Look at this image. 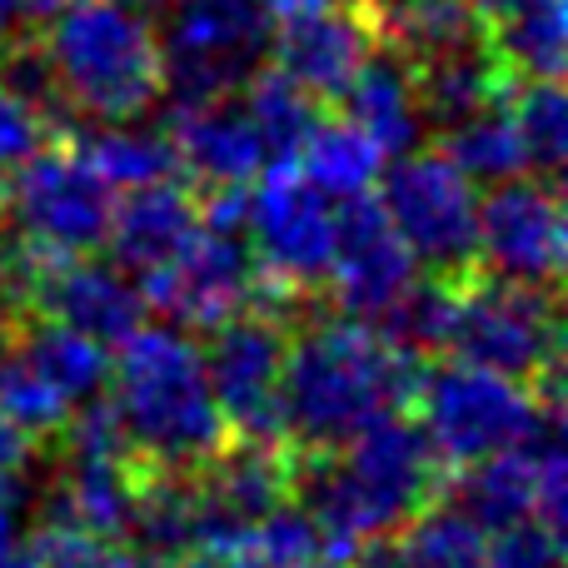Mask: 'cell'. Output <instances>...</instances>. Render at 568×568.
<instances>
[{
	"instance_id": "cell-12",
	"label": "cell",
	"mask_w": 568,
	"mask_h": 568,
	"mask_svg": "<svg viewBox=\"0 0 568 568\" xmlns=\"http://www.w3.org/2000/svg\"><path fill=\"white\" fill-rule=\"evenodd\" d=\"M564 200L559 180L549 175H509L494 180V190L479 200V250L474 265L489 275L534 284V290H559L564 275Z\"/></svg>"
},
{
	"instance_id": "cell-13",
	"label": "cell",
	"mask_w": 568,
	"mask_h": 568,
	"mask_svg": "<svg viewBox=\"0 0 568 568\" xmlns=\"http://www.w3.org/2000/svg\"><path fill=\"white\" fill-rule=\"evenodd\" d=\"M255 290H260V265L250 255L245 230L205 225V220L180 245L175 260H165L155 275L140 280L145 304H155L160 314H170L180 324H195V329H210V324L250 310Z\"/></svg>"
},
{
	"instance_id": "cell-20",
	"label": "cell",
	"mask_w": 568,
	"mask_h": 568,
	"mask_svg": "<svg viewBox=\"0 0 568 568\" xmlns=\"http://www.w3.org/2000/svg\"><path fill=\"white\" fill-rule=\"evenodd\" d=\"M374 30V45L399 60H429L444 50H464L489 40V26L474 0H359Z\"/></svg>"
},
{
	"instance_id": "cell-38",
	"label": "cell",
	"mask_w": 568,
	"mask_h": 568,
	"mask_svg": "<svg viewBox=\"0 0 568 568\" xmlns=\"http://www.w3.org/2000/svg\"><path fill=\"white\" fill-rule=\"evenodd\" d=\"M115 6H130V10H140V16H150V10H165L170 0H115Z\"/></svg>"
},
{
	"instance_id": "cell-7",
	"label": "cell",
	"mask_w": 568,
	"mask_h": 568,
	"mask_svg": "<svg viewBox=\"0 0 568 568\" xmlns=\"http://www.w3.org/2000/svg\"><path fill=\"white\" fill-rule=\"evenodd\" d=\"M414 399H419L424 414V434L434 439L439 459L454 464V469L504 449H519L549 419H559V404H549L534 384L464 359L444 364V369H424Z\"/></svg>"
},
{
	"instance_id": "cell-10",
	"label": "cell",
	"mask_w": 568,
	"mask_h": 568,
	"mask_svg": "<svg viewBox=\"0 0 568 568\" xmlns=\"http://www.w3.org/2000/svg\"><path fill=\"white\" fill-rule=\"evenodd\" d=\"M379 205L429 275H464L479 250V190L444 150H409L379 175Z\"/></svg>"
},
{
	"instance_id": "cell-5",
	"label": "cell",
	"mask_w": 568,
	"mask_h": 568,
	"mask_svg": "<svg viewBox=\"0 0 568 568\" xmlns=\"http://www.w3.org/2000/svg\"><path fill=\"white\" fill-rule=\"evenodd\" d=\"M444 349L464 364H484V369L534 384L549 404H559V290H534V284L489 275V270H464L449 280Z\"/></svg>"
},
{
	"instance_id": "cell-22",
	"label": "cell",
	"mask_w": 568,
	"mask_h": 568,
	"mask_svg": "<svg viewBox=\"0 0 568 568\" xmlns=\"http://www.w3.org/2000/svg\"><path fill=\"white\" fill-rule=\"evenodd\" d=\"M294 165H300L304 175L334 200V205H344V200L374 195V185H379L389 155H384V150L374 145L349 115H339V120L320 115V125L310 130V140H304V150H300Z\"/></svg>"
},
{
	"instance_id": "cell-23",
	"label": "cell",
	"mask_w": 568,
	"mask_h": 568,
	"mask_svg": "<svg viewBox=\"0 0 568 568\" xmlns=\"http://www.w3.org/2000/svg\"><path fill=\"white\" fill-rule=\"evenodd\" d=\"M16 344L70 404L90 399V394H105L110 349L95 344L90 334L55 324V320H40V314H16Z\"/></svg>"
},
{
	"instance_id": "cell-1",
	"label": "cell",
	"mask_w": 568,
	"mask_h": 568,
	"mask_svg": "<svg viewBox=\"0 0 568 568\" xmlns=\"http://www.w3.org/2000/svg\"><path fill=\"white\" fill-rule=\"evenodd\" d=\"M424 379V354L394 344L354 314H310L290 329L280 374L284 439L300 454L344 449L354 434L409 409Z\"/></svg>"
},
{
	"instance_id": "cell-14",
	"label": "cell",
	"mask_w": 568,
	"mask_h": 568,
	"mask_svg": "<svg viewBox=\"0 0 568 568\" xmlns=\"http://www.w3.org/2000/svg\"><path fill=\"white\" fill-rule=\"evenodd\" d=\"M564 439H559V419H549L534 439H524L519 449L489 454L479 464H464V479L454 484L449 499L479 524L484 534L509 529L524 519H544L554 529H564Z\"/></svg>"
},
{
	"instance_id": "cell-37",
	"label": "cell",
	"mask_w": 568,
	"mask_h": 568,
	"mask_svg": "<svg viewBox=\"0 0 568 568\" xmlns=\"http://www.w3.org/2000/svg\"><path fill=\"white\" fill-rule=\"evenodd\" d=\"M519 6H529V0H474V10L484 16V26L499 20V16H509V10H519Z\"/></svg>"
},
{
	"instance_id": "cell-2",
	"label": "cell",
	"mask_w": 568,
	"mask_h": 568,
	"mask_svg": "<svg viewBox=\"0 0 568 568\" xmlns=\"http://www.w3.org/2000/svg\"><path fill=\"white\" fill-rule=\"evenodd\" d=\"M449 464L419 419L389 414L354 434L344 449H320L294 459V499L320 524L324 549L359 554L364 544L389 539L394 529L444 499Z\"/></svg>"
},
{
	"instance_id": "cell-17",
	"label": "cell",
	"mask_w": 568,
	"mask_h": 568,
	"mask_svg": "<svg viewBox=\"0 0 568 568\" xmlns=\"http://www.w3.org/2000/svg\"><path fill=\"white\" fill-rule=\"evenodd\" d=\"M170 145H175L180 175H190L205 190L250 185L270 165L265 140H260L250 110L235 95L200 100V105H170Z\"/></svg>"
},
{
	"instance_id": "cell-24",
	"label": "cell",
	"mask_w": 568,
	"mask_h": 568,
	"mask_svg": "<svg viewBox=\"0 0 568 568\" xmlns=\"http://www.w3.org/2000/svg\"><path fill=\"white\" fill-rule=\"evenodd\" d=\"M568 10L564 0H529L509 16L489 20V50L509 80H559L568 60Z\"/></svg>"
},
{
	"instance_id": "cell-16",
	"label": "cell",
	"mask_w": 568,
	"mask_h": 568,
	"mask_svg": "<svg viewBox=\"0 0 568 568\" xmlns=\"http://www.w3.org/2000/svg\"><path fill=\"white\" fill-rule=\"evenodd\" d=\"M374 50V30L364 20L359 0H339V6L310 10V16H290L270 30V60L280 75H290L300 90H310L320 105L344 95L354 70Z\"/></svg>"
},
{
	"instance_id": "cell-27",
	"label": "cell",
	"mask_w": 568,
	"mask_h": 568,
	"mask_svg": "<svg viewBox=\"0 0 568 568\" xmlns=\"http://www.w3.org/2000/svg\"><path fill=\"white\" fill-rule=\"evenodd\" d=\"M75 145H80V155L105 175L110 190H130V185H150V180L180 175V160H175L170 135L165 130H140L135 120L100 125L95 135H80Z\"/></svg>"
},
{
	"instance_id": "cell-34",
	"label": "cell",
	"mask_w": 568,
	"mask_h": 568,
	"mask_svg": "<svg viewBox=\"0 0 568 568\" xmlns=\"http://www.w3.org/2000/svg\"><path fill=\"white\" fill-rule=\"evenodd\" d=\"M170 568H255L245 554V544H195L190 554H180Z\"/></svg>"
},
{
	"instance_id": "cell-33",
	"label": "cell",
	"mask_w": 568,
	"mask_h": 568,
	"mask_svg": "<svg viewBox=\"0 0 568 568\" xmlns=\"http://www.w3.org/2000/svg\"><path fill=\"white\" fill-rule=\"evenodd\" d=\"M484 568H564V529H554L544 519L494 529Z\"/></svg>"
},
{
	"instance_id": "cell-15",
	"label": "cell",
	"mask_w": 568,
	"mask_h": 568,
	"mask_svg": "<svg viewBox=\"0 0 568 568\" xmlns=\"http://www.w3.org/2000/svg\"><path fill=\"white\" fill-rule=\"evenodd\" d=\"M414 280H419V260L404 245L379 200H344L334 215V255L329 275H324L334 310L354 314V320H379Z\"/></svg>"
},
{
	"instance_id": "cell-21",
	"label": "cell",
	"mask_w": 568,
	"mask_h": 568,
	"mask_svg": "<svg viewBox=\"0 0 568 568\" xmlns=\"http://www.w3.org/2000/svg\"><path fill=\"white\" fill-rule=\"evenodd\" d=\"M414 95H419V115L429 130H449L459 120L479 115L484 105L504 100L509 70L494 60L489 40L464 50H444V55L414 60Z\"/></svg>"
},
{
	"instance_id": "cell-35",
	"label": "cell",
	"mask_w": 568,
	"mask_h": 568,
	"mask_svg": "<svg viewBox=\"0 0 568 568\" xmlns=\"http://www.w3.org/2000/svg\"><path fill=\"white\" fill-rule=\"evenodd\" d=\"M0 568H45V559L36 544H20L16 534V539H0Z\"/></svg>"
},
{
	"instance_id": "cell-26",
	"label": "cell",
	"mask_w": 568,
	"mask_h": 568,
	"mask_svg": "<svg viewBox=\"0 0 568 568\" xmlns=\"http://www.w3.org/2000/svg\"><path fill=\"white\" fill-rule=\"evenodd\" d=\"M240 105H245L250 120H255L270 165H280V160H300L310 130L320 125V100H314L310 90L294 85L290 75H280L275 65L255 70V75L240 85Z\"/></svg>"
},
{
	"instance_id": "cell-3",
	"label": "cell",
	"mask_w": 568,
	"mask_h": 568,
	"mask_svg": "<svg viewBox=\"0 0 568 568\" xmlns=\"http://www.w3.org/2000/svg\"><path fill=\"white\" fill-rule=\"evenodd\" d=\"M110 409L130 449L150 469L200 474L230 444V424L210 389L205 354L175 324H140L110 359Z\"/></svg>"
},
{
	"instance_id": "cell-36",
	"label": "cell",
	"mask_w": 568,
	"mask_h": 568,
	"mask_svg": "<svg viewBox=\"0 0 568 568\" xmlns=\"http://www.w3.org/2000/svg\"><path fill=\"white\" fill-rule=\"evenodd\" d=\"M324 6H339V0H265V10H270L275 20L310 16V10H324Z\"/></svg>"
},
{
	"instance_id": "cell-31",
	"label": "cell",
	"mask_w": 568,
	"mask_h": 568,
	"mask_svg": "<svg viewBox=\"0 0 568 568\" xmlns=\"http://www.w3.org/2000/svg\"><path fill=\"white\" fill-rule=\"evenodd\" d=\"M36 459L40 439L0 419V539H16L20 519L36 504Z\"/></svg>"
},
{
	"instance_id": "cell-11",
	"label": "cell",
	"mask_w": 568,
	"mask_h": 568,
	"mask_svg": "<svg viewBox=\"0 0 568 568\" xmlns=\"http://www.w3.org/2000/svg\"><path fill=\"white\" fill-rule=\"evenodd\" d=\"M205 339V374L220 399L230 434L235 439H280L284 444V414H280V374H284V344L290 324L270 310H240L230 320L210 324Z\"/></svg>"
},
{
	"instance_id": "cell-28",
	"label": "cell",
	"mask_w": 568,
	"mask_h": 568,
	"mask_svg": "<svg viewBox=\"0 0 568 568\" xmlns=\"http://www.w3.org/2000/svg\"><path fill=\"white\" fill-rule=\"evenodd\" d=\"M439 135H444L439 150L474 180V185H479V180L494 185V180H509L524 170V150H519V135H514V125H509L504 100L484 105L479 115L459 120V125L439 130Z\"/></svg>"
},
{
	"instance_id": "cell-32",
	"label": "cell",
	"mask_w": 568,
	"mask_h": 568,
	"mask_svg": "<svg viewBox=\"0 0 568 568\" xmlns=\"http://www.w3.org/2000/svg\"><path fill=\"white\" fill-rule=\"evenodd\" d=\"M36 549L45 568H150L130 544L110 539V534L75 529V524H45Z\"/></svg>"
},
{
	"instance_id": "cell-25",
	"label": "cell",
	"mask_w": 568,
	"mask_h": 568,
	"mask_svg": "<svg viewBox=\"0 0 568 568\" xmlns=\"http://www.w3.org/2000/svg\"><path fill=\"white\" fill-rule=\"evenodd\" d=\"M504 110L519 135L524 170L559 180L568 160V100L559 80H509L504 85Z\"/></svg>"
},
{
	"instance_id": "cell-6",
	"label": "cell",
	"mask_w": 568,
	"mask_h": 568,
	"mask_svg": "<svg viewBox=\"0 0 568 568\" xmlns=\"http://www.w3.org/2000/svg\"><path fill=\"white\" fill-rule=\"evenodd\" d=\"M334 200L294 160L260 170L255 190H245V240L260 265L255 310L290 324V304L320 290L334 255Z\"/></svg>"
},
{
	"instance_id": "cell-4",
	"label": "cell",
	"mask_w": 568,
	"mask_h": 568,
	"mask_svg": "<svg viewBox=\"0 0 568 568\" xmlns=\"http://www.w3.org/2000/svg\"><path fill=\"white\" fill-rule=\"evenodd\" d=\"M40 50L65 110L100 125L150 115L165 95L155 26L115 0H65L40 26Z\"/></svg>"
},
{
	"instance_id": "cell-19",
	"label": "cell",
	"mask_w": 568,
	"mask_h": 568,
	"mask_svg": "<svg viewBox=\"0 0 568 568\" xmlns=\"http://www.w3.org/2000/svg\"><path fill=\"white\" fill-rule=\"evenodd\" d=\"M339 105L389 160L419 150L424 135H429V125H424V115H419V95H414V70H409V60H399L394 50L374 45L369 55H364V65L354 70V80L344 85Z\"/></svg>"
},
{
	"instance_id": "cell-18",
	"label": "cell",
	"mask_w": 568,
	"mask_h": 568,
	"mask_svg": "<svg viewBox=\"0 0 568 568\" xmlns=\"http://www.w3.org/2000/svg\"><path fill=\"white\" fill-rule=\"evenodd\" d=\"M200 230V195L180 175L150 180V185H130L110 205L105 245L115 250V265L130 275H155L165 260L180 255L190 235Z\"/></svg>"
},
{
	"instance_id": "cell-8",
	"label": "cell",
	"mask_w": 568,
	"mask_h": 568,
	"mask_svg": "<svg viewBox=\"0 0 568 568\" xmlns=\"http://www.w3.org/2000/svg\"><path fill=\"white\" fill-rule=\"evenodd\" d=\"M115 190L75 140H45L36 155L0 170V220L16 245L40 255H90L105 245Z\"/></svg>"
},
{
	"instance_id": "cell-9",
	"label": "cell",
	"mask_w": 568,
	"mask_h": 568,
	"mask_svg": "<svg viewBox=\"0 0 568 568\" xmlns=\"http://www.w3.org/2000/svg\"><path fill=\"white\" fill-rule=\"evenodd\" d=\"M270 30L265 0H170L160 36L170 105L235 95L265 60Z\"/></svg>"
},
{
	"instance_id": "cell-30",
	"label": "cell",
	"mask_w": 568,
	"mask_h": 568,
	"mask_svg": "<svg viewBox=\"0 0 568 568\" xmlns=\"http://www.w3.org/2000/svg\"><path fill=\"white\" fill-rule=\"evenodd\" d=\"M245 554L255 568H304L314 554H324V534L300 504H280L265 519L245 529Z\"/></svg>"
},
{
	"instance_id": "cell-29",
	"label": "cell",
	"mask_w": 568,
	"mask_h": 568,
	"mask_svg": "<svg viewBox=\"0 0 568 568\" xmlns=\"http://www.w3.org/2000/svg\"><path fill=\"white\" fill-rule=\"evenodd\" d=\"M75 404L45 379V374L30 364V354L20 349L16 339L0 349V419L26 429L30 439L50 444L60 434V424L70 419Z\"/></svg>"
},
{
	"instance_id": "cell-39",
	"label": "cell",
	"mask_w": 568,
	"mask_h": 568,
	"mask_svg": "<svg viewBox=\"0 0 568 568\" xmlns=\"http://www.w3.org/2000/svg\"><path fill=\"white\" fill-rule=\"evenodd\" d=\"M0 290H6V245H0ZM6 310V304H0Z\"/></svg>"
}]
</instances>
